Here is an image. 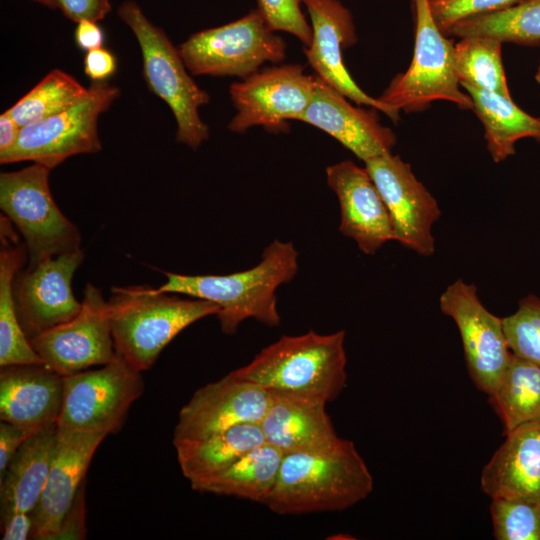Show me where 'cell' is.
Masks as SVG:
<instances>
[{
	"label": "cell",
	"mask_w": 540,
	"mask_h": 540,
	"mask_svg": "<svg viewBox=\"0 0 540 540\" xmlns=\"http://www.w3.org/2000/svg\"><path fill=\"white\" fill-rule=\"evenodd\" d=\"M298 272V251L292 242L273 240L264 249L260 262L247 270L227 275H184L166 272L167 280L158 289L185 294L217 304L224 334L233 335L246 319L269 327L281 322L276 291Z\"/></svg>",
	"instance_id": "1"
},
{
	"label": "cell",
	"mask_w": 540,
	"mask_h": 540,
	"mask_svg": "<svg viewBox=\"0 0 540 540\" xmlns=\"http://www.w3.org/2000/svg\"><path fill=\"white\" fill-rule=\"evenodd\" d=\"M372 490L373 477L354 443L340 438L324 450L284 454L265 505L281 515L342 511Z\"/></svg>",
	"instance_id": "2"
},
{
	"label": "cell",
	"mask_w": 540,
	"mask_h": 540,
	"mask_svg": "<svg viewBox=\"0 0 540 540\" xmlns=\"http://www.w3.org/2000/svg\"><path fill=\"white\" fill-rule=\"evenodd\" d=\"M344 342V330L283 335L230 373L271 393L332 402L347 380Z\"/></svg>",
	"instance_id": "3"
},
{
	"label": "cell",
	"mask_w": 540,
	"mask_h": 540,
	"mask_svg": "<svg viewBox=\"0 0 540 540\" xmlns=\"http://www.w3.org/2000/svg\"><path fill=\"white\" fill-rule=\"evenodd\" d=\"M111 291L108 315L116 356L139 372L150 369L182 330L220 311L213 302L183 299L150 286Z\"/></svg>",
	"instance_id": "4"
},
{
	"label": "cell",
	"mask_w": 540,
	"mask_h": 540,
	"mask_svg": "<svg viewBox=\"0 0 540 540\" xmlns=\"http://www.w3.org/2000/svg\"><path fill=\"white\" fill-rule=\"evenodd\" d=\"M118 16L138 40L147 86L169 106L176 119V140L197 149L209 138V128L199 114V108L210 100L208 93L188 74L166 33L145 16L136 2L122 3Z\"/></svg>",
	"instance_id": "5"
},
{
	"label": "cell",
	"mask_w": 540,
	"mask_h": 540,
	"mask_svg": "<svg viewBox=\"0 0 540 540\" xmlns=\"http://www.w3.org/2000/svg\"><path fill=\"white\" fill-rule=\"evenodd\" d=\"M413 1L416 28L412 62L404 73L392 79L378 99L397 114L401 110H423L437 100L452 102L461 109H473L471 97L460 89L453 42L435 23L429 0Z\"/></svg>",
	"instance_id": "6"
},
{
	"label": "cell",
	"mask_w": 540,
	"mask_h": 540,
	"mask_svg": "<svg viewBox=\"0 0 540 540\" xmlns=\"http://www.w3.org/2000/svg\"><path fill=\"white\" fill-rule=\"evenodd\" d=\"M51 169L35 163L0 174V207L24 238L28 267L80 248V233L58 208L49 187Z\"/></svg>",
	"instance_id": "7"
},
{
	"label": "cell",
	"mask_w": 540,
	"mask_h": 540,
	"mask_svg": "<svg viewBox=\"0 0 540 540\" xmlns=\"http://www.w3.org/2000/svg\"><path fill=\"white\" fill-rule=\"evenodd\" d=\"M253 10L231 23L202 30L177 46L192 75L235 76L242 79L266 62L286 57V43Z\"/></svg>",
	"instance_id": "8"
},
{
	"label": "cell",
	"mask_w": 540,
	"mask_h": 540,
	"mask_svg": "<svg viewBox=\"0 0 540 540\" xmlns=\"http://www.w3.org/2000/svg\"><path fill=\"white\" fill-rule=\"evenodd\" d=\"M89 89L73 107L22 127L15 145L0 154V163L33 161L52 170L71 156L100 151L98 119L120 91L107 81H92Z\"/></svg>",
	"instance_id": "9"
},
{
	"label": "cell",
	"mask_w": 540,
	"mask_h": 540,
	"mask_svg": "<svg viewBox=\"0 0 540 540\" xmlns=\"http://www.w3.org/2000/svg\"><path fill=\"white\" fill-rule=\"evenodd\" d=\"M143 390L141 372L117 356L99 369L63 376L57 427L106 435L116 433Z\"/></svg>",
	"instance_id": "10"
},
{
	"label": "cell",
	"mask_w": 540,
	"mask_h": 540,
	"mask_svg": "<svg viewBox=\"0 0 540 540\" xmlns=\"http://www.w3.org/2000/svg\"><path fill=\"white\" fill-rule=\"evenodd\" d=\"M317 76L308 75L298 64L257 71L229 89L236 114L228 124L234 133L262 126L272 133L286 132L287 122L298 120L311 102Z\"/></svg>",
	"instance_id": "11"
},
{
	"label": "cell",
	"mask_w": 540,
	"mask_h": 540,
	"mask_svg": "<svg viewBox=\"0 0 540 540\" xmlns=\"http://www.w3.org/2000/svg\"><path fill=\"white\" fill-rule=\"evenodd\" d=\"M439 307L458 328L472 381L489 395L512 356L503 318L491 313L481 302L477 287L463 279L446 287Z\"/></svg>",
	"instance_id": "12"
},
{
	"label": "cell",
	"mask_w": 540,
	"mask_h": 540,
	"mask_svg": "<svg viewBox=\"0 0 540 540\" xmlns=\"http://www.w3.org/2000/svg\"><path fill=\"white\" fill-rule=\"evenodd\" d=\"M364 163L387 208L394 241L420 256H432L433 226L442 214L437 200L398 155L387 152Z\"/></svg>",
	"instance_id": "13"
},
{
	"label": "cell",
	"mask_w": 540,
	"mask_h": 540,
	"mask_svg": "<svg viewBox=\"0 0 540 540\" xmlns=\"http://www.w3.org/2000/svg\"><path fill=\"white\" fill-rule=\"evenodd\" d=\"M81 304L72 319L30 339L44 364L62 376L105 365L116 358L108 301L96 286L87 284Z\"/></svg>",
	"instance_id": "14"
},
{
	"label": "cell",
	"mask_w": 540,
	"mask_h": 540,
	"mask_svg": "<svg viewBox=\"0 0 540 540\" xmlns=\"http://www.w3.org/2000/svg\"><path fill=\"white\" fill-rule=\"evenodd\" d=\"M81 248L45 259L19 270L13 281L18 320L29 340L72 319L81 309L71 289L74 272L82 263Z\"/></svg>",
	"instance_id": "15"
},
{
	"label": "cell",
	"mask_w": 540,
	"mask_h": 540,
	"mask_svg": "<svg viewBox=\"0 0 540 540\" xmlns=\"http://www.w3.org/2000/svg\"><path fill=\"white\" fill-rule=\"evenodd\" d=\"M270 402L269 391L228 373L200 387L181 408L173 443L201 439L240 424H260Z\"/></svg>",
	"instance_id": "16"
},
{
	"label": "cell",
	"mask_w": 540,
	"mask_h": 540,
	"mask_svg": "<svg viewBox=\"0 0 540 540\" xmlns=\"http://www.w3.org/2000/svg\"><path fill=\"white\" fill-rule=\"evenodd\" d=\"M312 28V40L304 48L308 64L332 88L360 105L385 113L397 121L399 114L378 98L365 93L353 80L343 61V50L356 43L352 16L338 0H302Z\"/></svg>",
	"instance_id": "17"
},
{
	"label": "cell",
	"mask_w": 540,
	"mask_h": 540,
	"mask_svg": "<svg viewBox=\"0 0 540 540\" xmlns=\"http://www.w3.org/2000/svg\"><path fill=\"white\" fill-rule=\"evenodd\" d=\"M107 435L58 429L56 449L38 503L31 538L53 540L71 507L95 451Z\"/></svg>",
	"instance_id": "18"
},
{
	"label": "cell",
	"mask_w": 540,
	"mask_h": 540,
	"mask_svg": "<svg viewBox=\"0 0 540 540\" xmlns=\"http://www.w3.org/2000/svg\"><path fill=\"white\" fill-rule=\"evenodd\" d=\"M326 180L340 208L339 231L367 255L394 240L385 203L366 168L350 160L326 168Z\"/></svg>",
	"instance_id": "19"
},
{
	"label": "cell",
	"mask_w": 540,
	"mask_h": 540,
	"mask_svg": "<svg viewBox=\"0 0 540 540\" xmlns=\"http://www.w3.org/2000/svg\"><path fill=\"white\" fill-rule=\"evenodd\" d=\"M347 99L318 77L314 96L297 121L329 134L363 162L391 152L394 132L373 110L354 107Z\"/></svg>",
	"instance_id": "20"
},
{
	"label": "cell",
	"mask_w": 540,
	"mask_h": 540,
	"mask_svg": "<svg viewBox=\"0 0 540 540\" xmlns=\"http://www.w3.org/2000/svg\"><path fill=\"white\" fill-rule=\"evenodd\" d=\"M63 376L46 365H8L0 369V419L32 433L57 423Z\"/></svg>",
	"instance_id": "21"
},
{
	"label": "cell",
	"mask_w": 540,
	"mask_h": 540,
	"mask_svg": "<svg viewBox=\"0 0 540 540\" xmlns=\"http://www.w3.org/2000/svg\"><path fill=\"white\" fill-rule=\"evenodd\" d=\"M505 435V441L482 470V491L491 499L540 504V422L520 425Z\"/></svg>",
	"instance_id": "22"
},
{
	"label": "cell",
	"mask_w": 540,
	"mask_h": 540,
	"mask_svg": "<svg viewBox=\"0 0 540 540\" xmlns=\"http://www.w3.org/2000/svg\"><path fill=\"white\" fill-rule=\"evenodd\" d=\"M271 393V392H270ZM323 401L271 393V402L260 423L265 442L284 454L315 452L339 440Z\"/></svg>",
	"instance_id": "23"
},
{
	"label": "cell",
	"mask_w": 540,
	"mask_h": 540,
	"mask_svg": "<svg viewBox=\"0 0 540 540\" xmlns=\"http://www.w3.org/2000/svg\"><path fill=\"white\" fill-rule=\"evenodd\" d=\"M58 427L33 433L19 448L0 477L1 517L15 511L32 512L39 501L53 461Z\"/></svg>",
	"instance_id": "24"
},
{
	"label": "cell",
	"mask_w": 540,
	"mask_h": 540,
	"mask_svg": "<svg viewBox=\"0 0 540 540\" xmlns=\"http://www.w3.org/2000/svg\"><path fill=\"white\" fill-rule=\"evenodd\" d=\"M264 442L260 424L245 423L201 439L173 444L182 474L193 487L222 473L246 452Z\"/></svg>",
	"instance_id": "25"
},
{
	"label": "cell",
	"mask_w": 540,
	"mask_h": 540,
	"mask_svg": "<svg viewBox=\"0 0 540 540\" xmlns=\"http://www.w3.org/2000/svg\"><path fill=\"white\" fill-rule=\"evenodd\" d=\"M473 101V109L485 129L487 149L494 162L515 153L523 138L540 140V118L521 110L511 99L495 92L461 84Z\"/></svg>",
	"instance_id": "26"
},
{
	"label": "cell",
	"mask_w": 540,
	"mask_h": 540,
	"mask_svg": "<svg viewBox=\"0 0 540 540\" xmlns=\"http://www.w3.org/2000/svg\"><path fill=\"white\" fill-rule=\"evenodd\" d=\"M283 456L279 448L264 442L246 452L222 473L192 489L265 505L276 484Z\"/></svg>",
	"instance_id": "27"
},
{
	"label": "cell",
	"mask_w": 540,
	"mask_h": 540,
	"mask_svg": "<svg viewBox=\"0 0 540 540\" xmlns=\"http://www.w3.org/2000/svg\"><path fill=\"white\" fill-rule=\"evenodd\" d=\"M488 396L505 433L526 423L540 422V366L512 354Z\"/></svg>",
	"instance_id": "28"
},
{
	"label": "cell",
	"mask_w": 540,
	"mask_h": 540,
	"mask_svg": "<svg viewBox=\"0 0 540 540\" xmlns=\"http://www.w3.org/2000/svg\"><path fill=\"white\" fill-rule=\"evenodd\" d=\"M5 246L0 253V366L44 365L17 317L13 281L25 260V248Z\"/></svg>",
	"instance_id": "29"
},
{
	"label": "cell",
	"mask_w": 540,
	"mask_h": 540,
	"mask_svg": "<svg viewBox=\"0 0 540 540\" xmlns=\"http://www.w3.org/2000/svg\"><path fill=\"white\" fill-rule=\"evenodd\" d=\"M460 38L488 37L500 42L532 45L540 42V0L511 6L455 24L447 33Z\"/></svg>",
	"instance_id": "30"
},
{
	"label": "cell",
	"mask_w": 540,
	"mask_h": 540,
	"mask_svg": "<svg viewBox=\"0 0 540 540\" xmlns=\"http://www.w3.org/2000/svg\"><path fill=\"white\" fill-rule=\"evenodd\" d=\"M89 93L74 77L53 69L6 112L22 128L73 107Z\"/></svg>",
	"instance_id": "31"
},
{
	"label": "cell",
	"mask_w": 540,
	"mask_h": 540,
	"mask_svg": "<svg viewBox=\"0 0 540 540\" xmlns=\"http://www.w3.org/2000/svg\"><path fill=\"white\" fill-rule=\"evenodd\" d=\"M501 46L502 42L493 38H461L453 48L460 84L511 97L502 64Z\"/></svg>",
	"instance_id": "32"
},
{
	"label": "cell",
	"mask_w": 540,
	"mask_h": 540,
	"mask_svg": "<svg viewBox=\"0 0 540 540\" xmlns=\"http://www.w3.org/2000/svg\"><path fill=\"white\" fill-rule=\"evenodd\" d=\"M490 514L497 540H540V504L492 498Z\"/></svg>",
	"instance_id": "33"
},
{
	"label": "cell",
	"mask_w": 540,
	"mask_h": 540,
	"mask_svg": "<svg viewBox=\"0 0 540 540\" xmlns=\"http://www.w3.org/2000/svg\"><path fill=\"white\" fill-rule=\"evenodd\" d=\"M504 331L512 354L540 366V298H522L514 313L503 318Z\"/></svg>",
	"instance_id": "34"
},
{
	"label": "cell",
	"mask_w": 540,
	"mask_h": 540,
	"mask_svg": "<svg viewBox=\"0 0 540 540\" xmlns=\"http://www.w3.org/2000/svg\"><path fill=\"white\" fill-rule=\"evenodd\" d=\"M258 10L274 31L295 36L305 47L312 40V28L303 14L302 0H257Z\"/></svg>",
	"instance_id": "35"
},
{
	"label": "cell",
	"mask_w": 540,
	"mask_h": 540,
	"mask_svg": "<svg viewBox=\"0 0 540 540\" xmlns=\"http://www.w3.org/2000/svg\"><path fill=\"white\" fill-rule=\"evenodd\" d=\"M522 0H429L435 23L446 33L458 22L487 14Z\"/></svg>",
	"instance_id": "36"
},
{
	"label": "cell",
	"mask_w": 540,
	"mask_h": 540,
	"mask_svg": "<svg viewBox=\"0 0 540 540\" xmlns=\"http://www.w3.org/2000/svg\"><path fill=\"white\" fill-rule=\"evenodd\" d=\"M56 4L75 23L83 20L98 22L111 11L109 0H56Z\"/></svg>",
	"instance_id": "37"
},
{
	"label": "cell",
	"mask_w": 540,
	"mask_h": 540,
	"mask_svg": "<svg viewBox=\"0 0 540 540\" xmlns=\"http://www.w3.org/2000/svg\"><path fill=\"white\" fill-rule=\"evenodd\" d=\"M85 538V485L83 484L68 512L65 514L59 531L53 540H80Z\"/></svg>",
	"instance_id": "38"
},
{
	"label": "cell",
	"mask_w": 540,
	"mask_h": 540,
	"mask_svg": "<svg viewBox=\"0 0 540 540\" xmlns=\"http://www.w3.org/2000/svg\"><path fill=\"white\" fill-rule=\"evenodd\" d=\"M33 433L11 424L6 421H1L0 424V477L6 471L9 463L22 446V444Z\"/></svg>",
	"instance_id": "39"
},
{
	"label": "cell",
	"mask_w": 540,
	"mask_h": 540,
	"mask_svg": "<svg viewBox=\"0 0 540 540\" xmlns=\"http://www.w3.org/2000/svg\"><path fill=\"white\" fill-rule=\"evenodd\" d=\"M116 69L115 56L103 47L90 50L84 56V72L92 81H106Z\"/></svg>",
	"instance_id": "40"
},
{
	"label": "cell",
	"mask_w": 540,
	"mask_h": 540,
	"mask_svg": "<svg viewBox=\"0 0 540 540\" xmlns=\"http://www.w3.org/2000/svg\"><path fill=\"white\" fill-rule=\"evenodd\" d=\"M3 540H25L32 535L33 517L31 512L15 511L1 517Z\"/></svg>",
	"instance_id": "41"
},
{
	"label": "cell",
	"mask_w": 540,
	"mask_h": 540,
	"mask_svg": "<svg viewBox=\"0 0 540 540\" xmlns=\"http://www.w3.org/2000/svg\"><path fill=\"white\" fill-rule=\"evenodd\" d=\"M74 36L77 46L86 52L102 47L104 42L103 30L90 20L78 22Z\"/></svg>",
	"instance_id": "42"
},
{
	"label": "cell",
	"mask_w": 540,
	"mask_h": 540,
	"mask_svg": "<svg viewBox=\"0 0 540 540\" xmlns=\"http://www.w3.org/2000/svg\"><path fill=\"white\" fill-rule=\"evenodd\" d=\"M20 131L21 127L6 111L0 115V154L15 145Z\"/></svg>",
	"instance_id": "43"
},
{
	"label": "cell",
	"mask_w": 540,
	"mask_h": 540,
	"mask_svg": "<svg viewBox=\"0 0 540 540\" xmlns=\"http://www.w3.org/2000/svg\"><path fill=\"white\" fill-rule=\"evenodd\" d=\"M50 8H57L56 0H33Z\"/></svg>",
	"instance_id": "44"
},
{
	"label": "cell",
	"mask_w": 540,
	"mask_h": 540,
	"mask_svg": "<svg viewBox=\"0 0 540 540\" xmlns=\"http://www.w3.org/2000/svg\"><path fill=\"white\" fill-rule=\"evenodd\" d=\"M535 79L540 84V66H539L538 71H537V73L535 75Z\"/></svg>",
	"instance_id": "45"
}]
</instances>
